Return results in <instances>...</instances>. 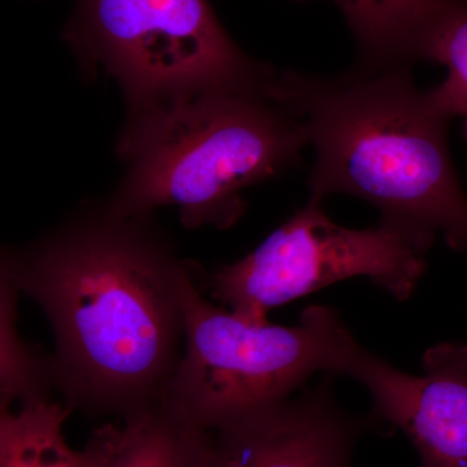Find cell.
Instances as JSON below:
<instances>
[{"label": "cell", "instance_id": "cell-9", "mask_svg": "<svg viewBox=\"0 0 467 467\" xmlns=\"http://www.w3.org/2000/svg\"><path fill=\"white\" fill-rule=\"evenodd\" d=\"M342 11L356 43V66L410 67L426 60L430 43L467 0H331Z\"/></svg>", "mask_w": 467, "mask_h": 467}, {"label": "cell", "instance_id": "cell-4", "mask_svg": "<svg viewBox=\"0 0 467 467\" xmlns=\"http://www.w3.org/2000/svg\"><path fill=\"white\" fill-rule=\"evenodd\" d=\"M181 301L182 353L161 404L209 434L290 400L319 371L346 376L359 344L330 306L292 327L245 321L205 299L190 269Z\"/></svg>", "mask_w": 467, "mask_h": 467}, {"label": "cell", "instance_id": "cell-11", "mask_svg": "<svg viewBox=\"0 0 467 467\" xmlns=\"http://www.w3.org/2000/svg\"><path fill=\"white\" fill-rule=\"evenodd\" d=\"M213 435L162 404L121 420L109 467H212Z\"/></svg>", "mask_w": 467, "mask_h": 467}, {"label": "cell", "instance_id": "cell-10", "mask_svg": "<svg viewBox=\"0 0 467 467\" xmlns=\"http://www.w3.org/2000/svg\"><path fill=\"white\" fill-rule=\"evenodd\" d=\"M72 409L51 398L0 402V467H109L117 426L100 427L82 450H73L63 426Z\"/></svg>", "mask_w": 467, "mask_h": 467}, {"label": "cell", "instance_id": "cell-5", "mask_svg": "<svg viewBox=\"0 0 467 467\" xmlns=\"http://www.w3.org/2000/svg\"><path fill=\"white\" fill-rule=\"evenodd\" d=\"M67 36L112 70L140 107L266 88L275 75L239 50L209 0H76Z\"/></svg>", "mask_w": 467, "mask_h": 467}, {"label": "cell", "instance_id": "cell-13", "mask_svg": "<svg viewBox=\"0 0 467 467\" xmlns=\"http://www.w3.org/2000/svg\"><path fill=\"white\" fill-rule=\"evenodd\" d=\"M426 60L447 67V78L430 92L436 106L451 119L462 117L467 140V8L451 17L435 34Z\"/></svg>", "mask_w": 467, "mask_h": 467}, {"label": "cell", "instance_id": "cell-1", "mask_svg": "<svg viewBox=\"0 0 467 467\" xmlns=\"http://www.w3.org/2000/svg\"><path fill=\"white\" fill-rule=\"evenodd\" d=\"M140 218L107 212L12 254L18 290L54 331V387L88 416L125 420L161 404L182 353L189 267Z\"/></svg>", "mask_w": 467, "mask_h": 467}, {"label": "cell", "instance_id": "cell-3", "mask_svg": "<svg viewBox=\"0 0 467 467\" xmlns=\"http://www.w3.org/2000/svg\"><path fill=\"white\" fill-rule=\"evenodd\" d=\"M306 130L267 88H230L140 107L125 135L131 171L110 216L140 218L175 205L183 225L226 229L243 190L300 161Z\"/></svg>", "mask_w": 467, "mask_h": 467}, {"label": "cell", "instance_id": "cell-12", "mask_svg": "<svg viewBox=\"0 0 467 467\" xmlns=\"http://www.w3.org/2000/svg\"><path fill=\"white\" fill-rule=\"evenodd\" d=\"M18 285L12 254L0 252V402L12 404L51 398V358L17 333Z\"/></svg>", "mask_w": 467, "mask_h": 467}, {"label": "cell", "instance_id": "cell-6", "mask_svg": "<svg viewBox=\"0 0 467 467\" xmlns=\"http://www.w3.org/2000/svg\"><path fill=\"white\" fill-rule=\"evenodd\" d=\"M435 239L387 220L364 230L337 225L326 213L324 201L310 196L256 250L217 270L209 291L252 324H266L267 313L276 306L353 276H367L404 301L425 275Z\"/></svg>", "mask_w": 467, "mask_h": 467}, {"label": "cell", "instance_id": "cell-7", "mask_svg": "<svg viewBox=\"0 0 467 467\" xmlns=\"http://www.w3.org/2000/svg\"><path fill=\"white\" fill-rule=\"evenodd\" d=\"M422 362L413 376L359 344L346 377L367 387L374 417L408 436L420 467H467V344H438Z\"/></svg>", "mask_w": 467, "mask_h": 467}, {"label": "cell", "instance_id": "cell-8", "mask_svg": "<svg viewBox=\"0 0 467 467\" xmlns=\"http://www.w3.org/2000/svg\"><path fill=\"white\" fill-rule=\"evenodd\" d=\"M317 387L213 435L212 467H352L367 422Z\"/></svg>", "mask_w": 467, "mask_h": 467}, {"label": "cell", "instance_id": "cell-2", "mask_svg": "<svg viewBox=\"0 0 467 467\" xmlns=\"http://www.w3.org/2000/svg\"><path fill=\"white\" fill-rule=\"evenodd\" d=\"M270 97L306 130L316 159L312 198L346 193L376 205L382 220L467 248V198L448 144L451 119L410 67L356 66L343 76L275 72Z\"/></svg>", "mask_w": 467, "mask_h": 467}]
</instances>
